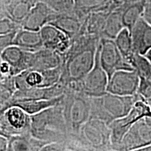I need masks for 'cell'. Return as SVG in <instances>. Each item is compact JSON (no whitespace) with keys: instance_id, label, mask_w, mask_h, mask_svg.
<instances>
[{"instance_id":"obj_1","label":"cell","mask_w":151,"mask_h":151,"mask_svg":"<svg viewBox=\"0 0 151 151\" xmlns=\"http://www.w3.org/2000/svg\"><path fill=\"white\" fill-rule=\"evenodd\" d=\"M99 37L80 34L71 39L67 53L63 56L62 73L60 81L66 86L78 82L93 68Z\"/></svg>"},{"instance_id":"obj_2","label":"cell","mask_w":151,"mask_h":151,"mask_svg":"<svg viewBox=\"0 0 151 151\" xmlns=\"http://www.w3.org/2000/svg\"><path fill=\"white\" fill-rule=\"evenodd\" d=\"M31 134L48 143L67 140L70 134L64 116L62 101L32 116Z\"/></svg>"},{"instance_id":"obj_3","label":"cell","mask_w":151,"mask_h":151,"mask_svg":"<svg viewBox=\"0 0 151 151\" xmlns=\"http://www.w3.org/2000/svg\"><path fill=\"white\" fill-rule=\"evenodd\" d=\"M141 97L138 93L133 96H120L108 92L99 97H91L90 118L99 119L110 124L126 116Z\"/></svg>"},{"instance_id":"obj_4","label":"cell","mask_w":151,"mask_h":151,"mask_svg":"<svg viewBox=\"0 0 151 151\" xmlns=\"http://www.w3.org/2000/svg\"><path fill=\"white\" fill-rule=\"evenodd\" d=\"M62 104L69 134L78 135L91 116V97L67 88Z\"/></svg>"},{"instance_id":"obj_5","label":"cell","mask_w":151,"mask_h":151,"mask_svg":"<svg viewBox=\"0 0 151 151\" xmlns=\"http://www.w3.org/2000/svg\"><path fill=\"white\" fill-rule=\"evenodd\" d=\"M78 136L88 151L113 150L111 128L102 120L90 118L81 127Z\"/></svg>"},{"instance_id":"obj_6","label":"cell","mask_w":151,"mask_h":151,"mask_svg":"<svg viewBox=\"0 0 151 151\" xmlns=\"http://www.w3.org/2000/svg\"><path fill=\"white\" fill-rule=\"evenodd\" d=\"M109 80L108 74L100 63L99 49L98 44L95 62L93 68L83 78L78 82L68 84L67 88L74 91L81 92L90 97H99L107 92Z\"/></svg>"},{"instance_id":"obj_7","label":"cell","mask_w":151,"mask_h":151,"mask_svg":"<svg viewBox=\"0 0 151 151\" xmlns=\"http://www.w3.org/2000/svg\"><path fill=\"white\" fill-rule=\"evenodd\" d=\"M146 117H151V108L147 101L140 99L136 101L126 116L111 122L109 127L111 130L112 150H116L122 138L134 124Z\"/></svg>"},{"instance_id":"obj_8","label":"cell","mask_w":151,"mask_h":151,"mask_svg":"<svg viewBox=\"0 0 151 151\" xmlns=\"http://www.w3.org/2000/svg\"><path fill=\"white\" fill-rule=\"evenodd\" d=\"M32 116L18 106L0 112V134L12 136L31 133Z\"/></svg>"},{"instance_id":"obj_9","label":"cell","mask_w":151,"mask_h":151,"mask_svg":"<svg viewBox=\"0 0 151 151\" xmlns=\"http://www.w3.org/2000/svg\"><path fill=\"white\" fill-rule=\"evenodd\" d=\"M62 64L59 67L46 70L28 69L15 76L17 90L27 88H48L60 81Z\"/></svg>"},{"instance_id":"obj_10","label":"cell","mask_w":151,"mask_h":151,"mask_svg":"<svg viewBox=\"0 0 151 151\" xmlns=\"http://www.w3.org/2000/svg\"><path fill=\"white\" fill-rule=\"evenodd\" d=\"M99 49L100 63L108 74L109 78L117 71L134 69L122 55L114 40L101 38L99 43Z\"/></svg>"},{"instance_id":"obj_11","label":"cell","mask_w":151,"mask_h":151,"mask_svg":"<svg viewBox=\"0 0 151 151\" xmlns=\"http://www.w3.org/2000/svg\"><path fill=\"white\" fill-rule=\"evenodd\" d=\"M140 75L134 70L117 71L109 78L107 92L120 96H133L138 93Z\"/></svg>"},{"instance_id":"obj_12","label":"cell","mask_w":151,"mask_h":151,"mask_svg":"<svg viewBox=\"0 0 151 151\" xmlns=\"http://www.w3.org/2000/svg\"><path fill=\"white\" fill-rule=\"evenodd\" d=\"M151 144V125L143 118L125 134L116 150H140Z\"/></svg>"},{"instance_id":"obj_13","label":"cell","mask_w":151,"mask_h":151,"mask_svg":"<svg viewBox=\"0 0 151 151\" xmlns=\"http://www.w3.org/2000/svg\"><path fill=\"white\" fill-rule=\"evenodd\" d=\"M58 14L46 2L39 1L32 8L22 22V27L25 29L39 32L45 25L54 21Z\"/></svg>"},{"instance_id":"obj_14","label":"cell","mask_w":151,"mask_h":151,"mask_svg":"<svg viewBox=\"0 0 151 151\" xmlns=\"http://www.w3.org/2000/svg\"><path fill=\"white\" fill-rule=\"evenodd\" d=\"M67 90V86L59 81L58 83L48 88H27L24 90H18L15 92L12 99L6 105L0 112L9 108V106L14 101L23 99H51L58 97L65 94Z\"/></svg>"},{"instance_id":"obj_15","label":"cell","mask_w":151,"mask_h":151,"mask_svg":"<svg viewBox=\"0 0 151 151\" xmlns=\"http://www.w3.org/2000/svg\"><path fill=\"white\" fill-rule=\"evenodd\" d=\"M40 33L43 47L57 52L63 58L70 47V38L63 31L51 24H46L41 28Z\"/></svg>"},{"instance_id":"obj_16","label":"cell","mask_w":151,"mask_h":151,"mask_svg":"<svg viewBox=\"0 0 151 151\" xmlns=\"http://www.w3.org/2000/svg\"><path fill=\"white\" fill-rule=\"evenodd\" d=\"M29 52L13 45L1 52L0 61L7 62L11 67V74L16 76L29 69Z\"/></svg>"},{"instance_id":"obj_17","label":"cell","mask_w":151,"mask_h":151,"mask_svg":"<svg viewBox=\"0 0 151 151\" xmlns=\"http://www.w3.org/2000/svg\"><path fill=\"white\" fill-rule=\"evenodd\" d=\"M39 1L43 0H1V18L7 17L21 24Z\"/></svg>"},{"instance_id":"obj_18","label":"cell","mask_w":151,"mask_h":151,"mask_svg":"<svg viewBox=\"0 0 151 151\" xmlns=\"http://www.w3.org/2000/svg\"><path fill=\"white\" fill-rule=\"evenodd\" d=\"M63 58L59 53L43 47L36 52H30L29 69L46 70L58 67L62 64Z\"/></svg>"},{"instance_id":"obj_19","label":"cell","mask_w":151,"mask_h":151,"mask_svg":"<svg viewBox=\"0 0 151 151\" xmlns=\"http://www.w3.org/2000/svg\"><path fill=\"white\" fill-rule=\"evenodd\" d=\"M134 53L145 55L151 48V25L143 18L138 20L130 30Z\"/></svg>"},{"instance_id":"obj_20","label":"cell","mask_w":151,"mask_h":151,"mask_svg":"<svg viewBox=\"0 0 151 151\" xmlns=\"http://www.w3.org/2000/svg\"><path fill=\"white\" fill-rule=\"evenodd\" d=\"M84 22L73 11L70 13L59 14L55 20L50 24L63 31L71 40L77 35H80Z\"/></svg>"},{"instance_id":"obj_21","label":"cell","mask_w":151,"mask_h":151,"mask_svg":"<svg viewBox=\"0 0 151 151\" xmlns=\"http://www.w3.org/2000/svg\"><path fill=\"white\" fill-rule=\"evenodd\" d=\"M9 151H39L48 143L33 137L31 133L8 137Z\"/></svg>"},{"instance_id":"obj_22","label":"cell","mask_w":151,"mask_h":151,"mask_svg":"<svg viewBox=\"0 0 151 151\" xmlns=\"http://www.w3.org/2000/svg\"><path fill=\"white\" fill-rule=\"evenodd\" d=\"M112 0H75L73 11L83 21L92 13L108 11L111 12Z\"/></svg>"},{"instance_id":"obj_23","label":"cell","mask_w":151,"mask_h":151,"mask_svg":"<svg viewBox=\"0 0 151 151\" xmlns=\"http://www.w3.org/2000/svg\"><path fill=\"white\" fill-rule=\"evenodd\" d=\"M14 45L29 52H36L40 50L43 47L40 31L21 28L16 33Z\"/></svg>"},{"instance_id":"obj_24","label":"cell","mask_w":151,"mask_h":151,"mask_svg":"<svg viewBox=\"0 0 151 151\" xmlns=\"http://www.w3.org/2000/svg\"><path fill=\"white\" fill-rule=\"evenodd\" d=\"M64 94L60 97L54 98L51 99H23L16 100L12 101L9 107L12 106H18L21 107L31 116L37 114L45 110V109L50 108V107L55 106L60 104L63 99Z\"/></svg>"},{"instance_id":"obj_25","label":"cell","mask_w":151,"mask_h":151,"mask_svg":"<svg viewBox=\"0 0 151 151\" xmlns=\"http://www.w3.org/2000/svg\"><path fill=\"white\" fill-rule=\"evenodd\" d=\"M110 11H102L89 14L83 24L81 34L96 35L101 38L104 25Z\"/></svg>"},{"instance_id":"obj_26","label":"cell","mask_w":151,"mask_h":151,"mask_svg":"<svg viewBox=\"0 0 151 151\" xmlns=\"http://www.w3.org/2000/svg\"><path fill=\"white\" fill-rule=\"evenodd\" d=\"M144 1L145 0H141L134 3L123 4L120 6L124 26L129 31L138 20L142 18L144 9Z\"/></svg>"},{"instance_id":"obj_27","label":"cell","mask_w":151,"mask_h":151,"mask_svg":"<svg viewBox=\"0 0 151 151\" xmlns=\"http://www.w3.org/2000/svg\"><path fill=\"white\" fill-rule=\"evenodd\" d=\"M124 28L122 18L121 9L118 8L111 11L106 21L104 28L101 35V39L114 40L118 34Z\"/></svg>"},{"instance_id":"obj_28","label":"cell","mask_w":151,"mask_h":151,"mask_svg":"<svg viewBox=\"0 0 151 151\" xmlns=\"http://www.w3.org/2000/svg\"><path fill=\"white\" fill-rule=\"evenodd\" d=\"M114 41L120 52H121L122 55L123 56L126 61L129 63L130 59L134 53L133 50L131 33L129 30L127 28L124 27L118 34V35L114 39Z\"/></svg>"},{"instance_id":"obj_29","label":"cell","mask_w":151,"mask_h":151,"mask_svg":"<svg viewBox=\"0 0 151 151\" xmlns=\"http://www.w3.org/2000/svg\"><path fill=\"white\" fill-rule=\"evenodd\" d=\"M58 14L70 13L74 9L75 0H43Z\"/></svg>"},{"instance_id":"obj_30","label":"cell","mask_w":151,"mask_h":151,"mask_svg":"<svg viewBox=\"0 0 151 151\" xmlns=\"http://www.w3.org/2000/svg\"><path fill=\"white\" fill-rule=\"evenodd\" d=\"M21 28H22L21 24L7 17L0 20V35L18 32Z\"/></svg>"},{"instance_id":"obj_31","label":"cell","mask_w":151,"mask_h":151,"mask_svg":"<svg viewBox=\"0 0 151 151\" xmlns=\"http://www.w3.org/2000/svg\"><path fill=\"white\" fill-rule=\"evenodd\" d=\"M17 32H14L0 35V51L1 52L5 48L14 45V41Z\"/></svg>"},{"instance_id":"obj_32","label":"cell","mask_w":151,"mask_h":151,"mask_svg":"<svg viewBox=\"0 0 151 151\" xmlns=\"http://www.w3.org/2000/svg\"><path fill=\"white\" fill-rule=\"evenodd\" d=\"M143 18L151 25V0H145Z\"/></svg>"},{"instance_id":"obj_33","label":"cell","mask_w":151,"mask_h":151,"mask_svg":"<svg viewBox=\"0 0 151 151\" xmlns=\"http://www.w3.org/2000/svg\"><path fill=\"white\" fill-rule=\"evenodd\" d=\"M9 138L0 134V150L7 151L9 148Z\"/></svg>"},{"instance_id":"obj_34","label":"cell","mask_w":151,"mask_h":151,"mask_svg":"<svg viewBox=\"0 0 151 151\" xmlns=\"http://www.w3.org/2000/svg\"><path fill=\"white\" fill-rule=\"evenodd\" d=\"M10 72L11 67L9 64L4 61H0V74H8Z\"/></svg>"},{"instance_id":"obj_35","label":"cell","mask_w":151,"mask_h":151,"mask_svg":"<svg viewBox=\"0 0 151 151\" xmlns=\"http://www.w3.org/2000/svg\"><path fill=\"white\" fill-rule=\"evenodd\" d=\"M143 56H144L149 62H151V48L147 51L146 54L143 55Z\"/></svg>"}]
</instances>
